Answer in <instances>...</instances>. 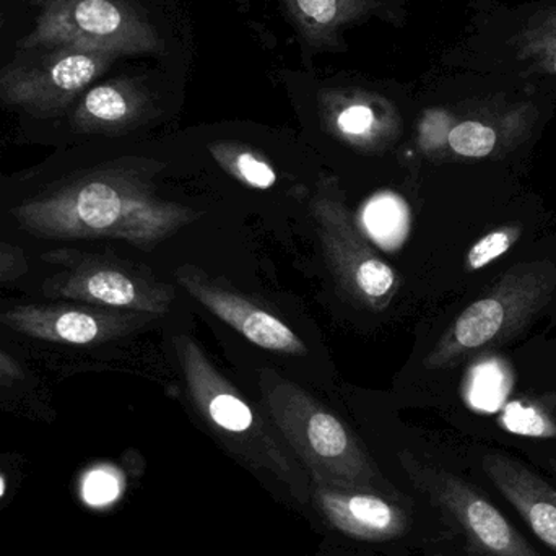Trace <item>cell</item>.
<instances>
[{
	"label": "cell",
	"instance_id": "cell-1",
	"mask_svg": "<svg viewBox=\"0 0 556 556\" xmlns=\"http://www.w3.org/2000/svg\"><path fill=\"white\" fill-rule=\"evenodd\" d=\"M153 160L123 159L75 173L13 208L20 228L55 241H126L150 251L201 217V212L159 198Z\"/></svg>",
	"mask_w": 556,
	"mask_h": 556
},
{
	"label": "cell",
	"instance_id": "cell-2",
	"mask_svg": "<svg viewBox=\"0 0 556 556\" xmlns=\"http://www.w3.org/2000/svg\"><path fill=\"white\" fill-rule=\"evenodd\" d=\"M267 417L323 485L378 486L375 464L355 434L296 382L276 369L257 371Z\"/></svg>",
	"mask_w": 556,
	"mask_h": 556
},
{
	"label": "cell",
	"instance_id": "cell-3",
	"mask_svg": "<svg viewBox=\"0 0 556 556\" xmlns=\"http://www.w3.org/2000/svg\"><path fill=\"white\" fill-rule=\"evenodd\" d=\"M189 401L202 420L231 450L254 463L290 472V464L278 430L264 417L205 355L198 340L188 333L173 339Z\"/></svg>",
	"mask_w": 556,
	"mask_h": 556
},
{
	"label": "cell",
	"instance_id": "cell-4",
	"mask_svg": "<svg viewBox=\"0 0 556 556\" xmlns=\"http://www.w3.org/2000/svg\"><path fill=\"white\" fill-rule=\"evenodd\" d=\"M25 49L78 48L114 55L169 54V38L130 0H49Z\"/></svg>",
	"mask_w": 556,
	"mask_h": 556
},
{
	"label": "cell",
	"instance_id": "cell-5",
	"mask_svg": "<svg viewBox=\"0 0 556 556\" xmlns=\"http://www.w3.org/2000/svg\"><path fill=\"white\" fill-rule=\"evenodd\" d=\"M41 260L59 267L42 283V293L51 300L162 316L176 298L172 285L153 276L152 270L113 254L65 248L48 251Z\"/></svg>",
	"mask_w": 556,
	"mask_h": 556
},
{
	"label": "cell",
	"instance_id": "cell-6",
	"mask_svg": "<svg viewBox=\"0 0 556 556\" xmlns=\"http://www.w3.org/2000/svg\"><path fill=\"white\" fill-rule=\"evenodd\" d=\"M311 214L324 256L346 296L369 309H386L397 288V276L359 233L336 178L320 179Z\"/></svg>",
	"mask_w": 556,
	"mask_h": 556
},
{
	"label": "cell",
	"instance_id": "cell-7",
	"mask_svg": "<svg viewBox=\"0 0 556 556\" xmlns=\"http://www.w3.org/2000/svg\"><path fill=\"white\" fill-rule=\"evenodd\" d=\"M42 58L0 72V100L33 114H54L104 74L119 55L48 48Z\"/></svg>",
	"mask_w": 556,
	"mask_h": 556
},
{
	"label": "cell",
	"instance_id": "cell-8",
	"mask_svg": "<svg viewBox=\"0 0 556 556\" xmlns=\"http://www.w3.org/2000/svg\"><path fill=\"white\" fill-rule=\"evenodd\" d=\"M313 93L324 129L352 149L381 153L401 136L399 108L388 91L363 78H323Z\"/></svg>",
	"mask_w": 556,
	"mask_h": 556
},
{
	"label": "cell",
	"instance_id": "cell-9",
	"mask_svg": "<svg viewBox=\"0 0 556 556\" xmlns=\"http://www.w3.org/2000/svg\"><path fill=\"white\" fill-rule=\"evenodd\" d=\"M420 479L463 538L467 556H542L479 486L431 470L420 472Z\"/></svg>",
	"mask_w": 556,
	"mask_h": 556
},
{
	"label": "cell",
	"instance_id": "cell-10",
	"mask_svg": "<svg viewBox=\"0 0 556 556\" xmlns=\"http://www.w3.org/2000/svg\"><path fill=\"white\" fill-rule=\"evenodd\" d=\"M156 316L93 306L78 301L20 304L0 314V324L46 342L90 346L129 336Z\"/></svg>",
	"mask_w": 556,
	"mask_h": 556
},
{
	"label": "cell",
	"instance_id": "cell-11",
	"mask_svg": "<svg viewBox=\"0 0 556 556\" xmlns=\"http://www.w3.org/2000/svg\"><path fill=\"white\" fill-rule=\"evenodd\" d=\"M175 276L198 303L233 327L253 345L287 355H306V345L293 329L250 298L224 287L192 264L176 269Z\"/></svg>",
	"mask_w": 556,
	"mask_h": 556
},
{
	"label": "cell",
	"instance_id": "cell-12",
	"mask_svg": "<svg viewBox=\"0 0 556 556\" xmlns=\"http://www.w3.org/2000/svg\"><path fill=\"white\" fill-rule=\"evenodd\" d=\"M293 28L303 59L311 67L314 55L342 52L343 36L369 20L395 23L401 0H276Z\"/></svg>",
	"mask_w": 556,
	"mask_h": 556
},
{
	"label": "cell",
	"instance_id": "cell-13",
	"mask_svg": "<svg viewBox=\"0 0 556 556\" xmlns=\"http://www.w3.org/2000/svg\"><path fill=\"white\" fill-rule=\"evenodd\" d=\"M155 97L136 78H116L88 90L75 108L72 126L80 134L119 136L147 123Z\"/></svg>",
	"mask_w": 556,
	"mask_h": 556
},
{
	"label": "cell",
	"instance_id": "cell-14",
	"mask_svg": "<svg viewBox=\"0 0 556 556\" xmlns=\"http://www.w3.org/2000/svg\"><path fill=\"white\" fill-rule=\"evenodd\" d=\"M485 469L495 489L556 554V489L505 457H490Z\"/></svg>",
	"mask_w": 556,
	"mask_h": 556
},
{
	"label": "cell",
	"instance_id": "cell-15",
	"mask_svg": "<svg viewBox=\"0 0 556 556\" xmlns=\"http://www.w3.org/2000/svg\"><path fill=\"white\" fill-rule=\"evenodd\" d=\"M317 500L324 516L337 529L356 538L391 539L408 526L401 508L372 493L320 489Z\"/></svg>",
	"mask_w": 556,
	"mask_h": 556
},
{
	"label": "cell",
	"instance_id": "cell-16",
	"mask_svg": "<svg viewBox=\"0 0 556 556\" xmlns=\"http://www.w3.org/2000/svg\"><path fill=\"white\" fill-rule=\"evenodd\" d=\"M207 147L215 162L248 188L266 191L277 185L276 168L253 147L235 140H214Z\"/></svg>",
	"mask_w": 556,
	"mask_h": 556
},
{
	"label": "cell",
	"instance_id": "cell-17",
	"mask_svg": "<svg viewBox=\"0 0 556 556\" xmlns=\"http://www.w3.org/2000/svg\"><path fill=\"white\" fill-rule=\"evenodd\" d=\"M516 42L519 59L529 67L556 75V5L538 13Z\"/></svg>",
	"mask_w": 556,
	"mask_h": 556
},
{
	"label": "cell",
	"instance_id": "cell-18",
	"mask_svg": "<svg viewBox=\"0 0 556 556\" xmlns=\"http://www.w3.org/2000/svg\"><path fill=\"white\" fill-rule=\"evenodd\" d=\"M505 309L496 300H482L467 307L454 327L459 345L476 349L492 340L502 329Z\"/></svg>",
	"mask_w": 556,
	"mask_h": 556
},
{
	"label": "cell",
	"instance_id": "cell-19",
	"mask_svg": "<svg viewBox=\"0 0 556 556\" xmlns=\"http://www.w3.org/2000/svg\"><path fill=\"white\" fill-rule=\"evenodd\" d=\"M447 143L457 155L482 159L495 149L496 132L479 121H464L450 130Z\"/></svg>",
	"mask_w": 556,
	"mask_h": 556
},
{
	"label": "cell",
	"instance_id": "cell-20",
	"mask_svg": "<svg viewBox=\"0 0 556 556\" xmlns=\"http://www.w3.org/2000/svg\"><path fill=\"white\" fill-rule=\"evenodd\" d=\"M503 421L509 431L525 434V437H551L554 434V428L535 408L526 407L519 402L506 407Z\"/></svg>",
	"mask_w": 556,
	"mask_h": 556
},
{
	"label": "cell",
	"instance_id": "cell-21",
	"mask_svg": "<svg viewBox=\"0 0 556 556\" xmlns=\"http://www.w3.org/2000/svg\"><path fill=\"white\" fill-rule=\"evenodd\" d=\"M505 378L496 366L479 368L472 389V401L476 405L483 410H495L505 399Z\"/></svg>",
	"mask_w": 556,
	"mask_h": 556
},
{
	"label": "cell",
	"instance_id": "cell-22",
	"mask_svg": "<svg viewBox=\"0 0 556 556\" xmlns=\"http://www.w3.org/2000/svg\"><path fill=\"white\" fill-rule=\"evenodd\" d=\"M509 247H511V238L508 237V233L493 231L479 240V243L469 251L467 263H469L470 269H482L486 264L505 254Z\"/></svg>",
	"mask_w": 556,
	"mask_h": 556
},
{
	"label": "cell",
	"instance_id": "cell-23",
	"mask_svg": "<svg viewBox=\"0 0 556 556\" xmlns=\"http://www.w3.org/2000/svg\"><path fill=\"white\" fill-rule=\"evenodd\" d=\"M28 273V260L20 248L0 241V281L16 280Z\"/></svg>",
	"mask_w": 556,
	"mask_h": 556
},
{
	"label": "cell",
	"instance_id": "cell-24",
	"mask_svg": "<svg viewBox=\"0 0 556 556\" xmlns=\"http://www.w3.org/2000/svg\"><path fill=\"white\" fill-rule=\"evenodd\" d=\"M85 492H87L88 502L94 503V505H103V503L116 498L119 486H117L114 477L104 472H97L88 479Z\"/></svg>",
	"mask_w": 556,
	"mask_h": 556
},
{
	"label": "cell",
	"instance_id": "cell-25",
	"mask_svg": "<svg viewBox=\"0 0 556 556\" xmlns=\"http://www.w3.org/2000/svg\"><path fill=\"white\" fill-rule=\"evenodd\" d=\"M25 369L9 353L0 350V386H13L25 379Z\"/></svg>",
	"mask_w": 556,
	"mask_h": 556
},
{
	"label": "cell",
	"instance_id": "cell-26",
	"mask_svg": "<svg viewBox=\"0 0 556 556\" xmlns=\"http://www.w3.org/2000/svg\"><path fill=\"white\" fill-rule=\"evenodd\" d=\"M3 492H5V480H3V477L0 476V496L3 495Z\"/></svg>",
	"mask_w": 556,
	"mask_h": 556
}]
</instances>
